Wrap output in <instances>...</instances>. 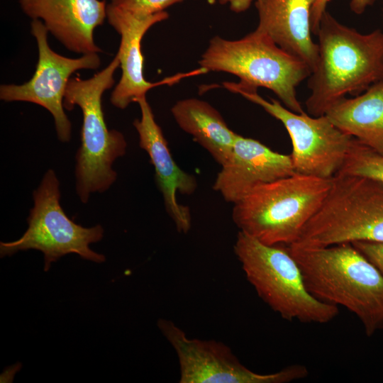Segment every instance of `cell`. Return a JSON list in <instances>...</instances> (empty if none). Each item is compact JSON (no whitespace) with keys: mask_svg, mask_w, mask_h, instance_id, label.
I'll return each mask as SVG.
<instances>
[{"mask_svg":"<svg viewBox=\"0 0 383 383\" xmlns=\"http://www.w3.org/2000/svg\"><path fill=\"white\" fill-rule=\"evenodd\" d=\"M325 115L343 132L383 155V77L362 94L341 99Z\"/></svg>","mask_w":383,"mask_h":383,"instance_id":"obj_17","label":"cell"},{"mask_svg":"<svg viewBox=\"0 0 383 383\" xmlns=\"http://www.w3.org/2000/svg\"><path fill=\"white\" fill-rule=\"evenodd\" d=\"M199 64L206 72L234 74L244 86L268 89L290 111L304 112L297 99L296 87L309 78L310 68L257 28L235 40L213 37Z\"/></svg>","mask_w":383,"mask_h":383,"instance_id":"obj_6","label":"cell"},{"mask_svg":"<svg viewBox=\"0 0 383 383\" xmlns=\"http://www.w3.org/2000/svg\"><path fill=\"white\" fill-rule=\"evenodd\" d=\"M167 12L149 16H137L109 4L106 18L109 24L121 35L118 51L122 74L111 93L110 101L116 108L124 109L131 103L145 96L147 91L162 84H172L190 74H203L201 68L187 74H178L157 82L147 81L143 75L144 58L141 52L143 37L154 24L166 20Z\"/></svg>","mask_w":383,"mask_h":383,"instance_id":"obj_12","label":"cell"},{"mask_svg":"<svg viewBox=\"0 0 383 383\" xmlns=\"http://www.w3.org/2000/svg\"><path fill=\"white\" fill-rule=\"evenodd\" d=\"M332 178L294 173L260 184L233 204L232 218L239 231L270 245L294 243L318 211Z\"/></svg>","mask_w":383,"mask_h":383,"instance_id":"obj_3","label":"cell"},{"mask_svg":"<svg viewBox=\"0 0 383 383\" xmlns=\"http://www.w3.org/2000/svg\"><path fill=\"white\" fill-rule=\"evenodd\" d=\"M357 241L383 243V182L337 173L321 206L290 245L315 248Z\"/></svg>","mask_w":383,"mask_h":383,"instance_id":"obj_7","label":"cell"},{"mask_svg":"<svg viewBox=\"0 0 383 383\" xmlns=\"http://www.w3.org/2000/svg\"><path fill=\"white\" fill-rule=\"evenodd\" d=\"M120 66L116 54L106 67L88 79L70 78L63 106L68 111L80 107L83 122L81 145L76 152V193L86 204L93 193L108 190L117 179L114 161L126 152L127 143L122 133L109 130L102 109L104 92L115 83L113 74Z\"/></svg>","mask_w":383,"mask_h":383,"instance_id":"obj_4","label":"cell"},{"mask_svg":"<svg viewBox=\"0 0 383 383\" xmlns=\"http://www.w3.org/2000/svg\"><path fill=\"white\" fill-rule=\"evenodd\" d=\"M316 0H255L259 22L282 49L305 62L311 72L318 58V45L311 38V12Z\"/></svg>","mask_w":383,"mask_h":383,"instance_id":"obj_16","label":"cell"},{"mask_svg":"<svg viewBox=\"0 0 383 383\" xmlns=\"http://www.w3.org/2000/svg\"><path fill=\"white\" fill-rule=\"evenodd\" d=\"M294 173L291 155L273 151L257 140L238 134L213 189L234 204L256 187Z\"/></svg>","mask_w":383,"mask_h":383,"instance_id":"obj_14","label":"cell"},{"mask_svg":"<svg viewBox=\"0 0 383 383\" xmlns=\"http://www.w3.org/2000/svg\"><path fill=\"white\" fill-rule=\"evenodd\" d=\"M157 324L177 354L179 383H289L309 375L306 367L300 364L270 374L257 373L221 342L190 338L170 320L160 318Z\"/></svg>","mask_w":383,"mask_h":383,"instance_id":"obj_10","label":"cell"},{"mask_svg":"<svg viewBox=\"0 0 383 383\" xmlns=\"http://www.w3.org/2000/svg\"><path fill=\"white\" fill-rule=\"evenodd\" d=\"M30 32L38 48V60L31 79L20 85L2 84L0 99L5 101H27L46 109L54 118L60 141L69 142L72 124L63 106L65 89L71 75L82 69H97L101 60L97 53L70 58L53 51L48 42V29L39 19L30 23Z\"/></svg>","mask_w":383,"mask_h":383,"instance_id":"obj_11","label":"cell"},{"mask_svg":"<svg viewBox=\"0 0 383 383\" xmlns=\"http://www.w3.org/2000/svg\"><path fill=\"white\" fill-rule=\"evenodd\" d=\"M233 250L258 296L283 319L324 324L338 315V306L318 299L307 289L287 247L266 245L239 231Z\"/></svg>","mask_w":383,"mask_h":383,"instance_id":"obj_5","label":"cell"},{"mask_svg":"<svg viewBox=\"0 0 383 383\" xmlns=\"http://www.w3.org/2000/svg\"><path fill=\"white\" fill-rule=\"evenodd\" d=\"M330 0H316L311 12V26L312 33L316 35L319 28L323 13L326 11V6ZM375 0H351L350 6L356 14L362 13L366 8L372 5Z\"/></svg>","mask_w":383,"mask_h":383,"instance_id":"obj_21","label":"cell"},{"mask_svg":"<svg viewBox=\"0 0 383 383\" xmlns=\"http://www.w3.org/2000/svg\"><path fill=\"white\" fill-rule=\"evenodd\" d=\"M253 0H220L223 4H228L230 9L236 13L246 11Z\"/></svg>","mask_w":383,"mask_h":383,"instance_id":"obj_23","label":"cell"},{"mask_svg":"<svg viewBox=\"0 0 383 383\" xmlns=\"http://www.w3.org/2000/svg\"><path fill=\"white\" fill-rule=\"evenodd\" d=\"M223 85L259 105L284 125L292 143L291 157L295 173L331 179L339 172L354 138L326 115L316 117L305 112L295 113L277 100H265L256 89L239 82H224Z\"/></svg>","mask_w":383,"mask_h":383,"instance_id":"obj_9","label":"cell"},{"mask_svg":"<svg viewBox=\"0 0 383 383\" xmlns=\"http://www.w3.org/2000/svg\"><path fill=\"white\" fill-rule=\"evenodd\" d=\"M30 18L43 20L51 33L69 50L81 54L101 52L94 31L106 18L107 5L101 0H19Z\"/></svg>","mask_w":383,"mask_h":383,"instance_id":"obj_15","label":"cell"},{"mask_svg":"<svg viewBox=\"0 0 383 383\" xmlns=\"http://www.w3.org/2000/svg\"><path fill=\"white\" fill-rule=\"evenodd\" d=\"M136 102L140 109L141 118L135 119L133 124L138 134L139 146L148 154L154 167L155 182L162 194L168 215L179 233H187L192 227L191 212L188 206L178 202L177 194H192L198 187L197 180L174 160L145 96Z\"/></svg>","mask_w":383,"mask_h":383,"instance_id":"obj_13","label":"cell"},{"mask_svg":"<svg viewBox=\"0 0 383 383\" xmlns=\"http://www.w3.org/2000/svg\"><path fill=\"white\" fill-rule=\"evenodd\" d=\"M316 35L318 58L308 79V113L321 116L348 94L357 96L383 77V31L362 34L326 11Z\"/></svg>","mask_w":383,"mask_h":383,"instance_id":"obj_1","label":"cell"},{"mask_svg":"<svg viewBox=\"0 0 383 383\" xmlns=\"http://www.w3.org/2000/svg\"><path fill=\"white\" fill-rule=\"evenodd\" d=\"M309 292L355 314L367 336L383 329V275L352 243L288 245Z\"/></svg>","mask_w":383,"mask_h":383,"instance_id":"obj_2","label":"cell"},{"mask_svg":"<svg viewBox=\"0 0 383 383\" xmlns=\"http://www.w3.org/2000/svg\"><path fill=\"white\" fill-rule=\"evenodd\" d=\"M33 197L34 206L27 218V230L16 240L1 242V257L22 250H39L44 255L45 272L50 270L52 262L71 253L97 263L106 261L103 254L89 248L91 243L103 238V227H83L67 216L60 204V181L53 170L45 173Z\"/></svg>","mask_w":383,"mask_h":383,"instance_id":"obj_8","label":"cell"},{"mask_svg":"<svg viewBox=\"0 0 383 383\" xmlns=\"http://www.w3.org/2000/svg\"><path fill=\"white\" fill-rule=\"evenodd\" d=\"M352 244L369 260L383 275V243L357 241Z\"/></svg>","mask_w":383,"mask_h":383,"instance_id":"obj_22","label":"cell"},{"mask_svg":"<svg viewBox=\"0 0 383 383\" xmlns=\"http://www.w3.org/2000/svg\"><path fill=\"white\" fill-rule=\"evenodd\" d=\"M183 0H111L110 4L137 16H149Z\"/></svg>","mask_w":383,"mask_h":383,"instance_id":"obj_20","label":"cell"},{"mask_svg":"<svg viewBox=\"0 0 383 383\" xmlns=\"http://www.w3.org/2000/svg\"><path fill=\"white\" fill-rule=\"evenodd\" d=\"M338 173L370 177L383 182V155L354 138Z\"/></svg>","mask_w":383,"mask_h":383,"instance_id":"obj_19","label":"cell"},{"mask_svg":"<svg viewBox=\"0 0 383 383\" xmlns=\"http://www.w3.org/2000/svg\"><path fill=\"white\" fill-rule=\"evenodd\" d=\"M171 112L177 125L205 148L221 166L229 157L237 133L208 102L195 98L177 101Z\"/></svg>","mask_w":383,"mask_h":383,"instance_id":"obj_18","label":"cell"}]
</instances>
